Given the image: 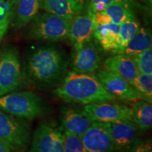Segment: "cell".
Here are the masks:
<instances>
[{
    "instance_id": "obj_12",
    "label": "cell",
    "mask_w": 152,
    "mask_h": 152,
    "mask_svg": "<svg viewBox=\"0 0 152 152\" xmlns=\"http://www.w3.org/2000/svg\"><path fill=\"white\" fill-rule=\"evenodd\" d=\"M102 58L96 46L91 40L75 49L72 68L79 73L94 75L100 69Z\"/></svg>"
},
{
    "instance_id": "obj_29",
    "label": "cell",
    "mask_w": 152,
    "mask_h": 152,
    "mask_svg": "<svg viewBox=\"0 0 152 152\" xmlns=\"http://www.w3.org/2000/svg\"><path fill=\"white\" fill-rule=\"evenodd\" d=\"M76 14H82L85 8L87 0H68Z\"/></svg>"
},
{
    "instance_id": "obj_3",
    "label": "cell",
    "mask_w": 152,
    "mask_h": 152,
    "mask_svg": "<svg viewBox=\"0 0 152 152\" xmlns=\"http://www.w3.org/2000/svg\"><path fill=\"white\" fill-rule=\"evenodd\" d=\"M47 109L42 96L32 91L14 92L0 96V109L19 119L38 118L46 113Z\"/></svg>"
},
{
    "instance_id": "obj_28",
    "label": "cell",
    "mask_w": 152,
    "mask_h": 152,
    "mask_svg": "<svg viewBox=\"0 0 152 152\" xmlns=\"http://www.w3.org/2000/svg\"><path fill=\"white\" fill-rule=\"evenodd\" d=\"M94 26L96 25H104L112 23L110 17L104 11H99L93 14Z\"/></svg>"
},
{
    "instance_id": "obj_26",
    "label": "cell",
    "mask_w": 152,
    "mask_h": 152,
    "mask_svg": "<svg viewBox=\"0 0 152 152\" xmlns=\"http://www.w3.org/2000/svg\"><path fill=\"white\" fill-rule=\"evenodd\" d=\"M139 73L152 74V49L132 57Z\"/></svg>"
},
{
    "instance_id": "obj_13",
    "label": "cell",
    "mask_w": 152,
    "mask_h": 152,
    "mask_svg": "<svg viewBox=\"0 0 152 152\" xmlns=\"http://www.w3.org/2000/svg\"><path fill=\"white\" fill-rule=\"evenodd\" d=\"M94 26L93 14L88 12L75 15L71 19L68 39H70L74 49L78 48L85 42L92 39Z\"/></svg>"
},
{
    "instance_id": "obj_10",
    "label": "cell",
    "mask_w": 152,
    "mask_h": 152,
    "mask_svg": "<svg viewBox=\"0 0 152 152\" xmlns=\"http://www.w3.org/2000/svg\"><path fill=\"white\" fill-rule=\"evenodd\" d=\"M94 75L104 88L115 99L132 102L140 99L137 92L130 83L117 73L104 68L99 70Z\"/></svg>"
},
{
    "instance_id": "obj_11",
    "label": "cell",
    "mask_w": 152,
    "mask_h": 152,
    "mask_svg": "<svg viewBox=\"0 0 152 152\" xmlns=\"http://www.w3.org/2000/svg\"><path fill=\"white\" fill-rule=\"evenodd\" d=\"M81 138L88 152H113L109 123L93 122Z\"/></svg>"
},
{
    "instance_id": "obj_9",
    "label": "cell",
    "mask_w": 152,
    "mask_h": 152,
    "mask_svg": "<svg viewBox=\"0 0 152 152\" xmlns=\"http://www.w3.org/2000/svg\"><path fill=\"white\" fill-rule=\"evenodd\" d=\"M83 109L93 122L114 123L131 121L130 107L124 104L101 102L85 105Z\"/></svg>"
},
{
    "instance_id": "obj_16",
    "label": "cell",
    "mask_w": 152,
    "mask_h": 152,
    "mask_svg": "<svg viewBox=\"0 0 152 152\" xmlns=\"http://www.w3.org/2000/svg\"><path fill=\"white\" fill-rule=\"evenodd\" d=\"M93 37L103 50L114 54H119L118 25L113 23L96 25L94 26Z\"/></svg>"
},
{
    "instance_id": "obj_22",
    "label": "cell",
    "mask_w": 152,
    "mask_h": 152,
    "mask_svg": "<svg viewBox=\"0 0 152 152\" xmlns=\"http://www.w3.org/2000/svg\"><path fill=\"white\" fill-rule=\"evenodd\" d=\"M140 99L152 103V74L138 73L130 84Z\"/></svg>"
},
{
    "instance_id": "obj_24",
    "label": "cell",
    "mask_w": 152,
    "mask_h": 152,
    "mask_svg": "<svg viewBox=\"0 0 152 152\" xmlns=\"http://www.w3.org/2000/svg\"><path fill=\"white\" fill-rule=\"evenodd\" d=\"M18 0H0V41L8 29L13 9Z\"/></svg>"
},
{
    "instance_id": "obj_25",
    "label": "cell",
    "mask_w": 152,
    "mask_h": 152,
    "mask_svg": "<svg viewBox=\"0 0 152 152\" xmlns=\"http://www.w3.org/2000/svg\"><path fill=\"white\" fill-rule=\"evenodd\" d=\"M65 152H88L80 137L62 131Z\"/></svg>"
},
{
    "instance_id": "obj_30",
    "label": "cell",
    "mask_w": 152,
    "mask_h": 152,
    "mask_svg": "<svg viewBox=\"0 0 152 152\" xmlns=\"http://www.w3.org/2000/svg\"><path fill=\"white\" fill-rule=\"evenodd\" d=\"M134 152H152V143L151 139L144 140Z\"/></svg>"
},
{
    "instance_id": "obj_17",
    "label": "cell",
    "mask_w": 152,
    "mask_h": 152,
    "mask_svg": "<svg viewBox=\"0 0 152 152\" xmlns=\"http://www.w3.org/2000/svg\"><path fill=\"white\" fill-rule=\"evenodd\" d=\"M104 12L110 17L113 23L117 25L130 18H136L132 0H113Z\"/></svg>"
},
{
    "instance_id": "obj_6",
    "label": "cell",
    "mask_w": 152,
    "mask_h": 152,
    "mask_svg": "<svg viewBox=\"0 0 152 152\" xmlns=\"http://www.w3.org/2000/svg\"><path fill=\"white\" fill-rule=\"evenodd\" d=\"M25 80L18 53L8 48L0 54V96L18 90Z\"/></svg>"
},
{
    "instance_id": "obj_31",
    "label": "cell",
    "mask_w": 152,
    "mask_h": 152,
    "mask_svg": "<svg viewBox=\"0 0 152 152\" xmlns=\"http://www.w3.org/2000/svg\"><path fill=\"white\" fill-rule=\"evenodd\" d=\"M0 152H12L8 144L1 139H0Z\"/></svg>"
},
{
    "instance_id": "obj_1",
    "label": "cell",
    "mask_w": 152,
    "mask_h": 152,
    "mask_svg": "<svg viewBox=\"0 0 152 152\" xmlns=\"http://www.w3.org/2000/svg\"><path fill=\"white\" fill-rule=\"evenodd\" d=\"M65 53L54 46L44 47L32 53L22 68L25 81L40 90L57 87L68 72Z\"/></svg>"
},
{
    "instance_id": "obj_15",
    "label": "cell",
    "mask_w": 152,
    "mask_h": 152,
    "mask_svg": "<svg viewBox=\"0 0 152 152\" xmlns=\"http://www.w3.org/2000/svg\"><path fill=\"white\" fill-rule=\"evenodd\" d=\"M104 68L124 78L130 84L138 75V71L132 57L123 54H116L108 57L104 62Z\"/></svg>"
},
{
    "instance_id": "obj_4",
    "label": "cell",
    "mask_w": 152,
    "mask_h": 152,
    "mask_svg": "<svg viewBox=\"0 0 152 152\" xmlns=\"http://www.w3.org/2000/svg\"><path fill=\"white\" fill-rule=\"evenodd\" d=\"M71 19L45 11L37 15L29 29L32 39L49 42H59L68 39Z\"/></svg>"
},
{
    "instance_id": "obj_23",
    "label": "cell",
    "mask_w": 152,
    "mask_h": 152,
    "mask_svg": "<svg viewBox=\"0 0 152 152\" xmlns=\"http://www.w3.org/2000/svg\"><path fill=\"white\" fill-rule=\"evenodd\" d=\"M141 28L136 18H130L118 25V39L120 52L122 54L125 45Z\"/></svg>"
},
{
    "instance_id": "obj_27",
    "label": "cell",
    "mask_w": 152,
    "mask_h": 152,
    "mask_svg": "<svg viewBox=\"0 0 152 152\" xmlns=\"http://www.w3.org/2000/svg\"><path fill=\"white\" fill-rule=\"evenodd\" d=\"M113 0H88L86 2V12L94 14L99 11H104Z\"/></svg>"
},
{
    "instance_id": "obj_20",
    "label": "cell",
    "mask_w": 152,
    "mask_h": 152,
    "mask_svg": "<svg viewBox=\"0 0 152 152\" xmlns=\"http://www.w3.org/2000/svg\"><path fill=\"white\" fill-rule=\"evenodd\" d=\"M152 36L149 28H140L125 45L122 54L133 57L151 48Z\"/></svg>"
},
{
    "instance_id": "obj_19",
    "label": "cell",
    "mask_w": 152,
    "mask_h": 152,
    "mask_svg": "<svg viewBox=\"0 0 152 152\" xmlns=\"http://www.w3.org/2000/svg\"><path fill=\"white\" fill-rule=\"evenodd\" d=\"M14 26L16 28L26 26L37 16L40 9V0H18Z\"/></svg>"
},
{
    "instance_id": "obj_2",
    "label": "cell",
    "mask_w": 152,
    "mask_h": 152,
    "mask_svg": "<svg viewBox=\"0 0 152 152\" xmlns=\"http://www.w3.org/2000/svg\"><path fill=\"white\" fill-rule=\"evenodd\" d=\"M54 93L64 102L83 105L115 99L104 88L94 75L73 71L68 72L61 83L56 87Z\"/></svg>"
},
{
    "instance_id": "obj_21",
    "label": "cell",
    "mask_w": 152,
    "mask_h": 152,
    "mask_svg": "<svg viewBox=\"0 0 152 152\" xmlns=\"http://www.w3.org/2000/svg\"><path fill=\"white\" fill-rule=\"evenodd\" d=\"M40 9L67 19L77 15L68 0H40Z\"/></svg>"
},
{
    "instance_id": "obj_5",
    "label": "cell",
    "mask_w": 152,
    "mask_h": 152,
    "mask_svg": "<svg viewBox=\"0 0 152 152\" xmlns=\"http://www.w3.org/2000/svg\"><path fill=\"white\" fill-rule=\"evenodd\" d=\"M31 138V127L27 121L0 111V139L12 152L27 151Z\"/></svg>"
},
{
    "instance_id": "obj_8",
    "label": "cell",
    "mask_w": 152,
    "mask_h": 152,
    "mask_svg": "<svg viewBox=\"0 0 152 152\" xmlns=\"http://www.w3.org/2000/svg\"><path fill=\"white\" fill-rule=\"evenodd\" d=\"M27 152H65L62 132L48 123L39 125L32 135Z\"/></svg>"
},
{
    "instance_id": "obj_18",
    "label": "cell",
    "mask_w": 152,
    "mask_h": 152,
    "mask_svg": "<svg viewBox=\"0 0 152 152\" xmlns=\"http://www.w3.org/2000/svg\"><path fill=\"white\" fill-rule=\"evenodd\" d=\"M132 121L142 132H147L152 127V104L144 100L133 102L130 107Z\"/></svg>"
},
{
    "instance_id": "obj_7",
    "label": "cell",
    "mask_w": 152,
    "mask_h": 152,
    "mask_svg": "<svg viewBox=\"0 0 152 152\" xmlns=\"http://www.w3.org/2000/svg\"><path fill=\"white\" fill-rule=\"evenodd\" d=\"M113 152H134L144 141L142 131L131 121L109 123Z\"/></svg>"
},
{
    "instance_id": "obj_14",
    "label": "cell",
    "mask_w": 152,
    "mask_h": 152,
    "mask_svg": "<svg viewBox=\"0 0 152 152\" xmlns=\"http://www.w3.org/2000/svg\"><path fill=\"white\" fill-rule=\"evenodd\" d=\"M62 131L72 133L80 137L83 135L93 121L83 109L65 107L60 114Z\"/></svg>"
}]
</instances>
